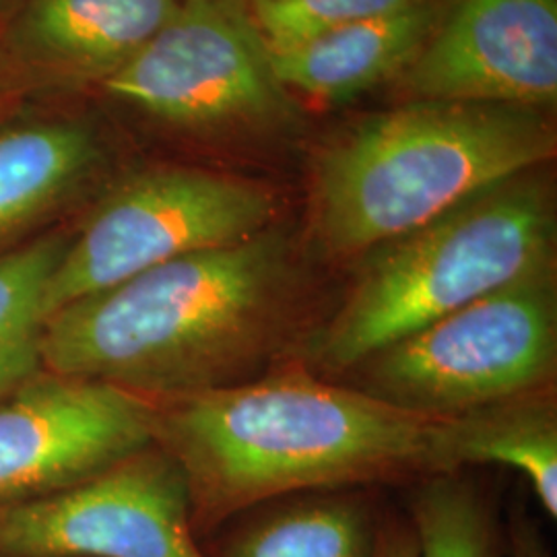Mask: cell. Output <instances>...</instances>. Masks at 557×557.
<instances>
[{
  "label": "cell",
  "mask_w": 557,
  "mask_h": 557,
  "mask_svg": "<svg viewBox=\"0 0 557 557\" xmlns=\"http://www.w3.org/2000/svg\"><path fill=\"white\" fill-rule=\"evenodd\" d=\"M153 400V442L184 473L195 533L299 492L436 475L440 418L301 368Z\"/></svg>",
  "instance_id": "obj_1"
},
{
  "label": "cell",
  "mask_w": 557,
  "mask_h": 557,
  "mask_svg": "<svg viewBox=\"0 0 557 557\" xmlns=\"http://www.w3.org/2000/svg\"><path fill=\"white\" fill-rule=\"evenodd\" d=\"M292 267L271 230L158 264L57 310L44 370L147 398L246 382L289 331Z\"/></svg>",
  "instance_id": "obj_2"
},
{
  "label": "cell",
  "mask_w": 557,
  "mask_h": 557,
  "mask_svg": "<svg viewBox=\"0 0 557 557\" xmlns=\"http://www.w3.org/2000/svg\"><path fill=\"white\" fill-rule=\"evenodd\" d=\"M535 108L409 101L363 120L314 163L312 236L333 259L363 257L556 156Z\"/></svg>",
  "instance_id": "obj_3"
},
{
  "label": "cell",
  "mask_w": 557,
  "mask_h": 557,
  "mask_svg": "<svg viewBox=\"0 0 557 557\" xmlns=\"http://www.w3.org/2000/svg\"><path fill=\"white\" fill-rule=\"evenodd\" d=\"M556 244L549 184L533 172L504 180L366 252L310 356L326 372H351L469 301L557 269Z\"/></svg>",
  "instance_id": "obj_4"
},
{
  "label": "cell",
  "mask_w": 557,
  "mask_h": 557,
  "mask_svg": "<svg viewBox=\"0 0 557 557\" xmlns=\"http://www.w3.org/2000/svg\"><path fill=\"white\" fill-rule=\"evenodd\" d=\"M354 370L361 391L428 418L554 388L557 269L473 299Z\"/></svg>",
  "instance_id": "obj_5"
},
{
  "label": "cell",
  "mask_w": 557,
  "mask_h": 557,
  "mask_svg": "<svg viewBox=\"0 0 557 557\" xmlns=\"http://www.w3.org/2000/svg\"><path fill=\"white\" fill-rule=\"evenodd\" d=\"M277 213L255 180L199 168H158L122 182L66 238L48 287L50 317L158 264L255 238Z\"/></svg>",
  "instance_id": "obj_6"
},
{
  "label": "cell",
  "mask_w": 557,
  "mask_h": 557,
  "mask_svg": "<svg viewBox=\"0 0 557 557\" xmlns=\"http://www.w3.org/2000/svg\"><path fill=\"white\" fill-rule=\"evenodd\" d=\"M103 89L153 119L186 128L262 120L283 103L267 48L234 0H180Z\"/></svg>",
  "instance_id": "obj_7"
},
{
  "label": "cell",
  "mask_w": 557,
  "mask_h": 557,
  "mask_svg": "<svg viewBox=\"0 0 557 557\" xmlns=\"http://www.w3.org/2000/svg\"><path fill=\"white\" fill-rule=\"evenodd\" d=\"M2 557H207L174 458L151 444L44 498L0 508Z\"/></svg>",
  "instance_id": "obj_8"
},
{
  "label": "cell",
  "mask_w": 557,
  "mask_h": 557,
  "mask_svg": "<svg viewBox=\"0 0 557 557\" xmlns=\"http://www.w3.org/2000/svg\"><path fill=\"white\" fill-rule=\"evenodd\" d=\"M153 400L41 370L0 400V508L71 487L153 442Z\"/></svg>",
  "instance_id": "obj_9"
},
{
  "label": "cell",
  "mask_w": 557,
  "mask_h": 557,
  "mask_svg": "<svg viewBox=\"0 0 557 557\" xmlns=\"http://www.w3.org/2000/svg\"><path fill=\"white\" fill-rule=\"evenodd\" d=\"M405 69L411 101L549 106L557 0H457Z\"/></svg>",
  "instance_id": "obj_10"
},
{
  "label": "cell",
  "mask_w": 557,
  "mask_h": 557,
  "mask_svg": "<svg viewBox=\"0 0 557 557\" xmlns=\"http://www.w3.org/2000/svg\"><path fill=\"white\" fill-rule=\"evenodd\" d=\"M436 23L418 7L326 32L281 50H267L278 85L320 101L349 100L405 69Z\"/></svg>",
  "instance_id": "obj_11"
},
{
  "label": "cell",
  "mask_w": 557,
  "mask_h": 557,
  "mask_svg": "<svg viewBox=\"0 0 557 557\" xmlns=\"http://www.w3.org/2000/svg\"><path fill=\"white\" fill-rule=\"evenodd\" d=\"M504 465L529 479L541 508L557 517V403L554 388L440 418L436 475Z\"/></svg>",
  "instance_id": "obj_12"
},
{
  "label": "cell",
  "mask_w": 557,
  "mask_h": 557,
  "mask_svg": "<svg viewBox=\"0 0 557 557\" xmlns=\"http://www.w3.org/2000/svg\"><path fill=\"white\" fill-rule=\"evenodd\" d=\"M180 0H34L20 38L36 57L101 79L172 20Z\"/></svg>",
  "instance_id": "obj_13"
},
{
  "label": "cell",
  "mask_w": 557,
  "mask_h": 557,
  "mask_svg": "<svg viewBox=\"0 0 557 557\" xmlns=\"http://www.w3.org/2000/svg\"><path fill=\"white\" fill-rule=\"evenodd\" d=\"M81 124L46 122L0 133V248L57 211L98 161Z\"/></svg>",
  "instance_id": "obj_14"
},
{
  "label": "cell",
  "mask_w": 557,
  "mask_h": 557,
  "mask_svg": "<svg viewBox=\"0 0 557 557\" xmlns=\"http://www.w3.org/2000/svg\"><path fill=\"white\" fill-rule=\"evenodd\" d=\"M64 244L46 236L0 255V400L44 370L48 287Z\"/></svg>",
  "instance_id": "obj_15"
},
{
  "label": "cell",
  "mask_w": 557,
  "mask_h": 557,
  "mask_svg": "<svg viewBox=\"0 0 557 557\" xmlns=\"http://www.w3.org/2000/svg\"><path fill=\"white\" fill-rule=\"evenodd\" d=\"M374 539L358 502L306 499L250 520L225 557H372Z\"/></svg>",
  "instance_id": "obj_16"
},
{
  "label": "cell",
  "mask_w": 557,
  "mask_h": 557,
  "mask_svg": "<svg viewBox=\"0 0 557 557\" xmlns=\"http://www.w3.org/2000/svg\"><path fill=\"white\" fill-rule=\"evenodd\" d=\"M419 557H498L492 504L462 473L428 475L409 502Z\"/></svg>",
  "instance_id": "obj_17"
},
{
  "label": "cell",
  "mask_w": 557,
  "mask_h": 557,
  "mask_svg": "<svg viewBox=\"0 0 557 557\" xmlns=\"http://www.w3.org/2000/svg\"><path fill=\"white\" fill-rule=\"evenodd\" d=\"M421 2L425 0H252L250 21L267 50H281Z\"/></svg>",
  "instance_id": "obj_18"
},
{
  "label": "cell",
  "mask_w": 557,
  "mask_h": 557,
  "mask_svg": "<svg viewBox=\"0 0 557 557\" xmlns=\"http://www.w3.org/2000/svg\"><path fill=\"white\" fill-rule=\"evenodd\" d=\"M372 557H419L418 539L411 522H391L376 531Z\"/></svg>",
  "instance_id": "obj_19"
},
{
  "label": "cell",
  "mask_w": 557,
  "mask_h": 557,
  "mask_svg": "<svg viewBox=\"0 0 557 557\" xmlns=\"http://www.w3.org/2000/svg\"><path fill=\"white\" fill-rule=\"evenodd\" d=\"M510 557H552L549 545L539 533L537 524L527 517H512L508 531Z\"/></svg>",
  "instance_id": "obj_20"
}]
</instances>
